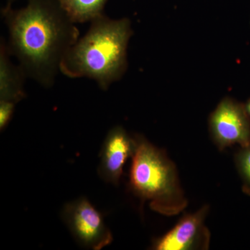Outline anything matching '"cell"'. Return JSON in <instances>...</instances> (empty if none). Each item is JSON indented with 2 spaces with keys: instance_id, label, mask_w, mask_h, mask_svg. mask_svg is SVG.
<instances>
[{
  "instance_id": "cell-1",
  "label": "cell",
  "mask_w": 250,
  "mask_h": 250,
  "mask_svg": "<svg viewBox=\"0 0 250 250\" xmlns=\"http://www.w3.org/2000/svg\"><path fill=\"white\" fill-rule=\"evenodd\" d=\"M8 26L10 53L27 76L52 86L62 59L79 40L78 29L58 0H27L22 9L1 10Z\"/></svg>"
},
{
  "instance_id": "cell-2",
  "label": "cell",
  "mask_w": 250,
  "mask_h": 250,
  "mask_svg": "<svg viewBox=\"0 0 250 250\" xmlns=\"http://www.w3.org/2000/svg\"><path fill=\"white\" fill-rule=\"evenodd\" d=\"M132 34L128 18L99 16L91 21L86 34L65 54L60 72L70 78L91 79L102 89L107 90L126 72V49Z\"/></svg>"
},
{
  "instance_id": "cell-3",
  "label": "cell",
  "mask_w": 250,
  "mask_h": 250,
  "mask_svg": "<svg viewBox=\"0 0 250 250\" xmlns=\"http://www.w3.org/2000/svg\"><path fill=\"white\" fill-rule=\"evenodd\" d=\"M136 147L129 172V188L143 202L166 216L183 211L187 207L174 163L164 151L142 136H135Z\"/></svg>"
},
{
  "instance_id": "cell-4",
  "label": "cell",
  "mask_w": 250,
  "mask_h": 250,
  "mask_svg": "<svg viewBox=\"0 0 250 250\" xmlns=\"http://www.w3.org/2000/svg\"><path fill=\"white\" fill-rule=\"evenodd\" d=\"M62 218L77 243L88 249L100 250L111 244L113 235L103 215L87 199L64 206Z\"/></svg>"
},
{
  "instance_id": "cell-5",
  "label": "cell",
  "mask_w": 250,
  "mask_h": 250,
  "mask_svg": "<svg viewBox=\"0 0 250 250\" xmlns=\"http://www.w3.org/2000/svg\"><path fill=\"white\" fill-rule=\"evenodd\" d=\"M208 127L219 150L236 144L250 146V116L245 104L229 97L223 98L210 113Z\"/></svg>"
},
{
  "instance_id": "cell-6",
  "label": "cell",
  "mask_w": 250,
  "mask_h": 250,
  "mask_svg": "<svg viewBox=\"0 0 250 250\" xmlns=\"http://www.w3.org/2000/svg\"><path fill=\"white\" fill-rule=\"evenodd\" d=\"M209 210L204 206L194 213L184 215L172 229L153 242L152 249L156 250H208L210 231L205 225Z\"/></svg>"
},
{
  "instance_id": "cell-7",
  "label": "cell",
  "mask_w": 250,
  "mask_h": 250,
  "mask_svg": "<svg viewBox=\"0 0 250 250\" xmlns=\"http://www.w3.org/2000/svg\"><path fill=\"white\" fill-rule=\"evenodd\" d=\"M136 141L124 128L116 126L110 130L104 141L100 156L98 174L104 182L118 185L125 163L134 154Z\"/></svg>"
},
{
  "instance_id": "cell-8",
  "label": "cell",
  "mask_w": 250,
  "mask_h": 250,
  "mask_svg": "<svg viewBox=\"0 0 250 250\" xmlns=\"http://www.w3.org/2000/svg\"><path fill=\"white\" fill-rule=\"evenodd\" d=\"M8 46L1 41L0 47V100L18 103L25 98L24 79L21 67H16L10 59Z\"/></svg>"
},
{
  "instance_id": "cell-9",
  "label": "cell",
  "mask_w": 250,
  "mask_h": 250,
  "mask_svg": "<svg viewBox=\"0 0 250 250\" xmlns=\"http://www.w3.org/2000/svg\"><path fill=\"white\" fill-rule=\"evenodd\" d=\"M108 0H58L67 17L74 23L93 21L103 15Z\"/></svg>"
},
{
  "instance_id": "cell-10",
  "label": "cell",
  "mask_w": 250,
  "mask_h": 250,
  "mask_svg": "<svg viewBox=\"0 0 250 250\" xmlns=\"http://www.w3.org/2000/svg\"><path fill=\"white\" fill-rule=\"evenodd\" d=\"M234 160L242 180V190L250 196V146L241 147L235 155Z\"/></svg>"
},
{
  "instance_id": "cell-11",
  "label": "cell",
  "mask_w": 250,
  "mask_h": 250,
  "mask_svg": "<svg viewBox=\"0 0 250 250\" xmlns=\"http://www.w3.org/2000/svg\"><path fill=\"white\" fill-rule=\"evenodd\" d=\"M16 103L0 100V129H3L9 124L14 113Z\"/></svg>"
},
{
  "instance_id": "cell-12",
  "label": "cell",
  "mask_w": 250,
  "mask_h": 250,
  "mask_svg": "<svg viewBox=\"0 0 250 250\" xmlns=\"http://www.w3.org/2000/svg\"><path fill=\"white\" fill-rule=\"evenodd\" d=\"M245 107H246L247 113H248V115L250 116V98L247 101V103L245 104Z\"/></svg>"
},
{
  "instance_id": "cell-13",
  "label": "cell",
  "mask_w": 250,
  "mask_h": 250,
  "mask_svg": "<svg viewBox=\"0 0 250 250\" xmlns=\"http://www.w3.org/2000/svg\"><path fill=\"white\" fill-rule=\"evenodd\" d=\"M16 0H7V2H6V6L4 7L9 8L12 7V4Z\"/></svg>"
}]
</instances>
